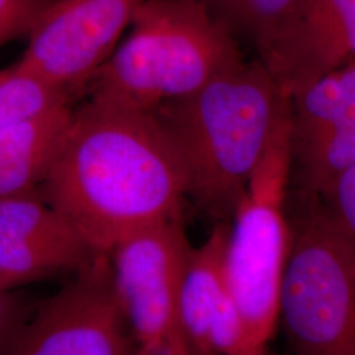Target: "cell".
Returning a JSON list of instances; mask_svg holds the SVG:
<instances>
[{
  "mask_svg": "<svg viewBox=\"0 0 355 355\" xmlns=\"http://www.w3.org/2000/svg\"><path fill=\"white\" fill-rule=\"evenodd\" d=\"M187 179V198L215 223L228 221L291 98L258 58L154 111Z\"/></svg>",
  "mask_w": 355,
  "mask_h": 355,
  "instance_id": "2",
  "label": "cell"
},
{
  "mask_svg": "<svg viewBox=\"0 0 355 355\" xmlns=\"http://www.w3.org/2000/svg\"><path fill=\"white\" fill-rule=\"evenodd\" d=\"M71 96L16 64L0 70V128L69 104Z\"/></svg>",
  "mask_w": 355,
  "mask_h": 355,
  "instance_id": "15",
  "label": "cell"
},
{
  "mask_svg": "<svg viewBox=\"0 0 355 355\" xmlns=\"http://www.w3.org/2000/svg\"><path fill=\"white\" fill-rule=\"evenodd\" d=\"M35 308L13 288H0V354L26 325Z\"/></svg>",
  "mask_w": 355,
  "mask_h": 355,
  "instance_id": "19",
  "label": "cell"
},
{
  "mask_svg": "<svg viewBox=\"0 0 355 355\" xmlns=\"http://www.w3.org/2000/svg\"><path fill=\"white\" fill-rule=\"evenodd\" d=\"M318 198L355 252V164L334 178Z\"/></svg>",
  "mask_w": 355,
  "mask_h": 355,
  "instance_id": "17",
  "label": "cell"
},
{
  "mask_svg": "<svg viewBox=\"0 0 355 355\" xmlns=\"http://www.w3.org/2000/svg\"><path fill=\"white\" fill-rule=\"evenodd\" d=\"M261 62L290 98L355 64V0H304Z\"/></svg>",
  "mask_w": 355,
  "mask_h": 355,
  "instance_id": "9",
  "label": "cell"
},
{
  "mask_svg": "<svg viewBox=\"0 0 355 355\" xmlns=\"http://www.w3.org/2000/svg\"><path fill=\"white\" fill-rule=\"evenodd\" d=\"M191 250L183 216H177L128 234L110 253L136 354H191L179 321V292Z\"/></svg>",
  "mask_w": 355,
  "mask_h": 355,
  "instance_id": "6",
  "label": "cell"
},
{
  "mask_svg": "<svg viewBox=\"0 0 355 355\" xmlns=\"http://www.w3.org/2000/svg\"><path fill=\"white\" fill-rule=\"evenodd\" d=\"M263 61L304 0H190Z\"/></svg>",
  "mask_w": 355,
  "mask_h": 355,
  "instance_id": "13",
  "label": "cell"
},
{
  "mask_svg": "<svg viewBox=\"0 0 355 355\" xmlns=\"http://www.w3.org/2000/svg\"><path fill=\"white\" fill-rule=\"evenodd\" d=\"M69 104L0 128V196L38 190L70 125Z\"/></svg>",
  "mask_w": 355,
  "mask_h": 355,
  "instance_id": "10",
  "label": "cell"
},
{
  "mask_svg": "<svg viewBox=\"0 0 355 355\" xmlns=\"http://www.w3.org/2000/svg\"><path fill=\"white\" fill-rule=\"evenodd\" d=\"M228 221L215 223L202 246L192 248L179 292V321L191 354L212 355L209 329L216 309L228 290L225 253Z\"/></svg>",
  "mask_w": 355,
  "mask_h": 355,
  "instance_id": "11",
  "label": "cell"
},
{
  "mask_svg": "<svg viewBox=\"0 0 355 355\" xmlns=\"http://www.w3.org/2000/svg\"><path fill=\"white\" fill-rule=\"evenodd\" d=\"M38 192L94 253L110 254L128 234L183 216L187 179L157 114L91 95Z\"/></svg>",
  "mask_w": 355,
  "mask_h": 355,
  "instance_id": "1",
  "label": "cell"
},
{
  "mask_svg": "<svg viewBox=\"0 0 355 355\" xmlns=\"http://www.w3.org/2000/svg\"><path fill=\"white\" fill-rule=\"evenodd\" d=\"M297 192L279 321L293 353L355 355V252L318 195Z\"/></svg>",
  "mask_w": 355,
  "mask_h": 355,
  "instance_id": "5",
  "label": "cell"
},
{
  "mask_svg": "<svg viewBox=\"0 0 355 355\" xmlns=\"http://www.w3.org/2000/svg\"><path fill=\"white\" fill-rule=\"evenodd\" d=\"M79 277L35 308L4 354H136L111 254L94 253Z\"/></svg>",
  "mask_w": 355,
  "mask_h": 355,
  "instance_id": "7",
  "label": "cell"
},
{
  "mask_svg": "<svg viewBox=\"0 0 355 355\" xmlns=\"http://www.w3.org/2000/svg\"><path fill=\"white\" fill-rule=\"evenodd\" d=\"M291 168L290 116L272 135L229 230L225 275L253 355L266 353L279 322L280 284L292 237L287 209Z\"/></svg>",
  "mask_w": 355,
  "mask_h": 355,
  "instance_id": "4",
  "label": "cell"
},
{
  "mask_svg": "<svg viewBox=\"0 0 355 355\" xmlns=\"http://www.w3.org/2000/svg\"><path fill=\"white\" fill-rule=\"evenodd\" d=\"M94 252L82 240L0 236V277L23 286L83 266Z\"/></svg>",
  "mask_w": 355,
  "mask_h": 355,
  "instance_id": "14",
  "label": "cell"
},
{
  "mask_svg": "<svg viewBox=\"0 0 355 355\" xmlns=\"http://www.w3.org/2000/svg\"><path fill=\"white\" fill-rule=\"evenodd\" d=\"M51 0H0V45L28 33Z\"/></svg>",
  "mask_w": 355,
  "mask_h": 355,
  "instance_id": "18",
  "label": "cell"
},
{
  "mask_svg": "<svg viewBox=\"0 0 355 355\" xmlns=\"http://www.w3.org/2000/svg\"><path fill=\"white\" fill-rule=\"evenodd\" d=\"M15 287H19V286H16L12 280L0 277V288H15Z\"/></svg>",
  "mask_w": 355,
  "mask_h": 355,
  "instance_id": "20",
  "label": "cell"
},
{
  "mask_svg": "<svg viewBox=\"0 0 355 355\" xmlns=\"http://www.w3.org/2000/svg\"><path fill=\"white\" fill-rule=\"evenodd\" d=\"M0 236L38 240H80L38 190L0 196Z\"/></svg>",
  "mask_w": 355,
  "mask_h": 355,
  "instance_id": "16",
  "label": "cell"
},
{
  "mask_svg": "<svg viewBox=\"0 0 355 355\" xmlns=\"http://www.w3.org/2000/svg\"><path fill=\"white\" fill-rule=\"evenodd\" d=\"M91 95L154 112L243 64L237 41L190 0H144Z\"/></svg>",
  "mask_w": 355,
  "mask_h": 355,
  "instance_id": "3",
  "label": "cell"
},
{
  "mask_svg": "<svg viewBox=\"0 0 355 355\" xmlns=\"http://www.w3.org/2000/svg\"><path fill=\"white\" fill-rule=\"evenodd\" d=\"M144 0H51L17 64L73 96L114 53Z\"/></svg>",
  "mask_w": 355,
  "mask_h": 355,
  "instance_id": "8",
  "label": "cell"
},
{
  "mask_svg": "<svg viewBox=\"0 0 355 355\" xmlns=\"http://www.w3.org/2000/svg\"><path fill=\"white\" fill-rule=\"evenodd\" d=\"M355 139V64L320 78L291 98V152Z\"/></svg>",
  "mask_w": 355,
  "mask_h": 355,
  "instance_id": "12",
  "label": "cell"
}]
</instances>
